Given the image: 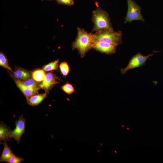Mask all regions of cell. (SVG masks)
Wrapping results in <instances>:
<instances>
[{
	"label": "cell",
	"instance_id": "cell-1",
	"mask_svg": "<svg viewBox=\"0 0 163 163\" xmlns=\"http://www.w3.org/2000/svg\"><path fill=\"white\" fill-rule=\"evenodd\" d=\"M95 41V35L89 34L83 30L78 28V34L73 47L77 49L81 56L93 46Z\"/></svg>",
	"mask_w": 163,
	"mask_h": 163
},
{
	"label": "cell",
	"instance_id": "cell-2",
	"mask_svg": "<svg viewBox=\"0 0 163 163\" xmlns=\"http://www.w3.org/2000/svg\"><path fill=\"white\" fill-rule=\"evenodd\" d=\"M95 35V41L105 42L116 46L122 43V33L120 31L113 32L107 30H101Z\"/></svg>",
	"mask_w": 163,
	"mask_h": 163
},
{
	"label": "cell",
	"instance_id": "cell-3",
	"mask_svg": "<svg viewBox=\"0 0 163 163\" xmlns=\"http://www.w3.org/2000/svg\"><path fill=\"white\" fill-rule=\"evenodd\" d=\"M95 28L97 30H107L113 31L108 15L101 10L95 11L93 14Z\"/></svg>",
	"mask_w": 163,
	"mask_h": 163
},
{
	"label": "cell",
	"instance_id": "cell-4",
	"mask_svg": "<svg viewBox=\"0 0 163 163\" xmlns=\"http://www.w3.org/2000/svg\"><path fill=\"white\" fill-rule=\"evenodd\" d=\"M128 10L126 16L125 18V23L131 22L135 20H144L141 13V8L133 0H127Z\"/></svg>",
	"mask_w": 163,
	"mask_h": 163
},
{
	"label": "cell",
	"instance_id": "cell-5",
	"mask_svg": "<svg viewBox=\"0 0 163 163\" xmlns=\"http://www.w3.org/2000/svg\"><path fill=\"white\" fill-rule=\"evenodd\" d=\"M154 53V52L146 56H143L139 53H137L131 58L125 68L120 69L121 74H125L129 70L145 65L147 60L150 56L153 55Z\"/></svg>",
	"mask_w": 163,
	"mask_h": 163
},
{
	"label": "cell",
	"instance_id": "cell-6",
	"mask_svg": "<svg viewBox=\"0 0 163 163\" xmlns=\"http://www.w3.org/2000/svg\"><path fill=\"white\" fill-rule=\"evenodd\" d=\"M26 120L23 115L19 117L18 120L15 121V127L12 131H11L8 138H14L18 143L20 142L21 138L24 133L26 127Z\"/></svg>",
	"mask_w": 163,
	"mask_h": 163
},
{
	"label": "cell",
	"instance_id": "cell-7",
	"mask_svg": "<svg viewBox=\"0 0 163 163\" xmlns=\"http://www.w3.org/2000/svg\"><path fill=\"white\" fill-rule=\"evenodd\" d=\"M58 77L53 73L50 72L46 74L44 80L39 85L40 88L44 89L47 93L53 86L59 82L57 81Z\"/></svg>",
	"mask_w": 163,
	"mask_h": 163
},
{
	"label": "cell",
	"instance_id": "cell-8",
	"mask_svg": "<svg viewBox=\"0 0 163 163\" xmlns=\"http://www.w3.org/2000/svg\"><path fill=\"white\" fill-rule=\"evenodd\" d=\"M116 46L105 42L95 41L93 47L101 52L110 54L115 52Z\"/></svg>",
	"mask_w": 163,
	"mask_h": 163
},
{
	"label": "cell",
	"instance_id": "cell-9",
	"mask_svg": "<svg viewBox=\"0 0 163 163\" xmlns=\"http://www.w3.org/2000/svg\"><path fill=\"white\" fill-rule=\"evenodd\" d=\"M11 75L14 79L21 81L30 78L32 73L29 71L20 67L16 68Z\"/></svg>",
	"mask_w": 163,
	"mask_h": 163
},
{
	"label": "cell",
	"instance_id": "cell-10",
	"mask_svg": "<svg viewBox=\"0 0 163 163\" xmlns=\"http://www.w3.org/2000/svg\"><path fill=\"white\" fill-rule=\"evenodd\" d=\"M47 93L36 94L26 98L27 103L31 106H36L41 103L47 96Z\"/></svg>",
	"mask_w": 163,
	"mask_h": 163
},
{
	"label": "cell",
	"instance_id": "cell-11",
	"mask_svg": "<svg viewBox=\"0 0 163 163\" xmlns=\"http://www.w3.org/2000/svg\"><path fill=\"white\" fill-rule=\"evenodd\" d=\"M14 81L18 87L21 91L26 98L38 94L33 90L24 86L20 80L14 79Z\"/></svg>",
	"mask_w": 163,
	"mask_h": 163
},
{
	"label": "cell",
	"instance_id": "cell-12",
	"mask_svg": "<svg viewBox=\"0 0 163 163\" xmlns=\"http://www.w3.org/2000/svg\"><path fill=\"white\" fill-rule=\"evenodd\" d=\"M4 149L0 158L2 162H7L10 157L14 154L11 148L7 144L6 141L3 142Z\"/></svg>",
	"mask_w": 163,
	"mask_h": 163
},
{
	"label": "cell",
	"instance_id": "cell-13",
	"mask_svg": "<svg viewBox=\"0 0 163 163\" xmlns=\"http://www.w3.org/2000/svg\"><path fill=\"white\" fill-rule=\"evenodd\" d=\"M11 130L3 123L1 122L0 124V143L2 141L3 142L9 139L8 138L9 134Z\"/></svg>",
	"mask_w": 163,
	"mask_h": 163
},
{
	"label": "cell",
	"instance_id": "cell-14",
	"mask_svg": "<svg viewBox=\"0 0 163 163\" xmlns=\"http://www.w3.org/2000/svg\"><path fill=\"white\" fill-rule=\"evenodd\" d=\"M43 69H37L32 73V78L37 82H42L44 80L46 74Z\"/></svg>",
	"mask_w": 163,
	"mask_h": 163
},
{
	"label": "cell",
	"instance_id": "cell-15",
	"mask_svg": "<svg viewBox=\"0 0 163 163\" xmlns=\"http://www.w3.org/2000/svg\"><path fill=\"white\" fill-rule=\"evenodd\" d=\"M21 82L25 86L38 93V91L40 88L39 85L33 79L30 78Z\"/></svg>",
	"mask_w": 163,
	"mask_h": 163
},
{
	"label": "cell",
	"instance_id": "cell-16",
	"mask_svg": "<svg viewBox=\"0 0 163 163\" xmlns=\"http://www.w3.org/2000/svg\"><path fill=\"white\" fill-rule=\"evenodd\" d=\"M59 62V60L57 59L43 66V69L46 72L57 70L58 69Z\"/></svg>",
	"mask_w": 163,
	"mask_h": 163
},
{
	"label": "cell",
	"instance_id": "cell-17",
	"mask_svg": "<svg viewBox=\"0 0 163 163\" xmlns=\"http://www.w3.org/2000/svg\"><path fill=\"white\" fill-rule=\"evenodd\" d=\"M0 65L3 68L12 72V69L8 63V59L4 54L2 52L0 53Z\"/></svg>",
	"mask_w": 163,
	"mask_h": 163
},
{
	"label": "cell",
	"instance_id": "cell-18",
	"mask_svg": "<svg viewBox=\"0 0 163 163\" xmlns=\"http://www.w3.org/2000/svg\"><path fill=\"white\" fill-rule=\"evenodd\" d=\"M59 68L61 74L64 76H66L69 72V68L67 62H61Z\"/></svg>",
	"mask_w": 163,
	"mask_h": 163
},
{
	"label": "cell",
	"instance_id": "cell-19",
	"mask_svg": "<svg viewBox=\"0 0 163 163\" xmlns=\"http://www.w3.org/2000/svg\"><path fill=\"white\" fill-rule=\"evenodd\" d=\"M62 89L66 93L71 94L75 91V90L72 85L69 83L64 85L61 87Z\"/></svg>",
	"mask_w": 163,
	"mask_h": 163
},
{
	"label": "cell",
	"instance_id": "cell-20",
	"mask_svg": "<svg viewBox=\"0 0 163 163\" xmlns=\"http://www.w3.org/2000/svg\"><path fill=\"white\" fill-rule=\"evenodd\" d=\"M24 159L15 156L13 154L8 160L7 162L9 163H20L24 161Z\"/></svg>",
	"mask_w": 163,
	"mask_h": 163
},
{
	"label": "cell",
	"instance_id": "cell-21",
	"mask_svg": "<svg viewBox=\"0 0 163 163\" xmlns=\"http://www.w3.org/2000/svg\"><path fill=\"white\" fill-rule=\"evenodd\" d=\"M59 3L70 5L74 4L73 0H56Z\"/></svg>",
	"mask_w": 163,
	"mask_h": 163
}]
</instances>
